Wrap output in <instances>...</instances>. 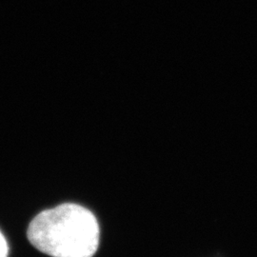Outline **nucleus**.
I'll use <instances>...</instances> for the list:
<instances>
[{
    "instance_id": "nucleus-2",
    "label": "nucleus",
    "mask_w": 257,
    "mask_h": 257,
    "mask_svg": "<svg viewBox=\"0 0 257 257\" xmlns=\"http://www.w3.org/2000/svg\"><path fill=\"white\" fill-rule=\"evenodd\" d=\"M8 244L3 234L0 232V257L8 256Z\"/></svg>"
},
{
    "instance_id": "nucleus-1",
    "label": "nucleus",
    "mask_w": 257,
    "mask_h": 257,
    "mask_svg": "<svg viewBox=\"0 0 257 257\" xmlns=\"http://www.w3.org/2000/svg\"><path fill=\"white\" fill-rule=\"evenodd\" d=\"M30 243L52 257H92L99 245V225L92 211L65 203L40 212L30 223Z\"/></svg>"
}]
</instances>
